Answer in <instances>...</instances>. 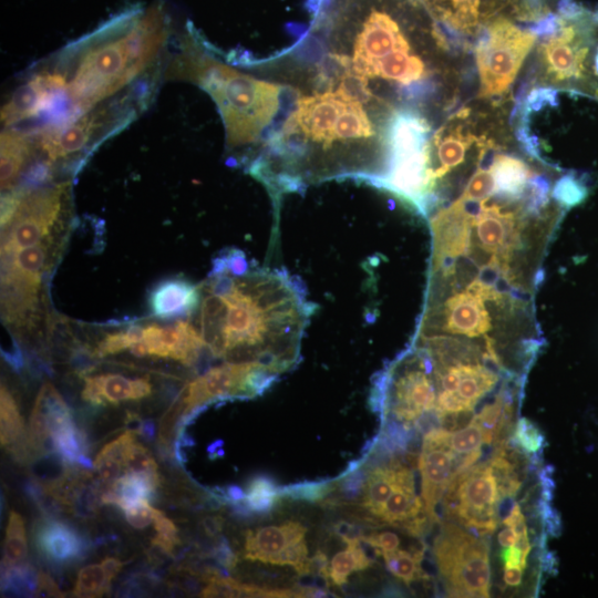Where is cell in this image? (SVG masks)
Instances as JSON below:
<instances>
[{
    "label": "cell",
    "mask_w": 598,
    "mask_h": 598,
    "mask_svg": "<svg viewBox=\"0 0 598 598\" xmlns=\"http://www.w3.org/2000/svg\"><path fill=\"white\" fill-rule=\"evenodd\" d=\"M360 539L361 537L344 538L347 548L332 557L327 569V579L329 578L336 586L344 585L353 571L370 566V559L361 548Z\"/></svg>",
    "instance_id": "ffe728a7"
},
{
    "label": "cell",
    "mask_w": 598,
    "mask_h": 598,
    "mask_svg": "<svg viewBox=\"0 0 598 598\" xmlns=\"http://www.w3.org/2000/svg\"><path fill=\"white\" fill-rule=\"evenodd\" d=\"M76 463L81 464L85 468H94V462H92L85 454H80Z\"/></svg>",
    "instance_id": "b9f144b4"
},
{
    "label": "cell",
    "mask_w": 598,
    "mask_h": 598,
    "mask_svg": "<svg viewBox=\"0 0 598 598\" xmlns=\"http://www.w3.org/2000/svg\"><path fill=\"white\" fill-rule=\"evenodd\" d=\"M410 482H414L412 470L403 461L390 458L369 471L363 483L362 506L377 517L393 492Z\"/></svg>",
    "instance_id": "ac0fdd59"
},
{
    "label": "cell",
    "mask_w": 598,
    "mask_h": 598,
    "mask_svg": "<svg viewBox=\"0 0 598 598\" xmlns=\"http://www.w3.org/2000/svg\"><path fill=\"white\" fill-rule=\"evenodd\" d=\"M306 527L298 522L269 525L248 530L245 536L244 558L265 560L290 545L305 539Z\"/></svg>",
    "instance_id": "d6986e66"
},
{
    "label": "cell",
    "mask_w": 598,
    "mask_h": 598,
    "mask_svg": "<svg viewBox=\"0 0 598 598\" xmlns=\"http://www.w3.org/2000/svg\"><path fill=\"white\" fill-rule=\"evenodd\" d=\"M538 39L537 87L598 101V10L559 0L555 28Z\"/></svg>",
    "instance_id": "ba28073f"
},
{
    "label": "cell",
    "mask_w": 598,
    "mask_h": 598,
    "mask_svg": "<svg viewBox=\"0 0 598 598\" xmlns=\"http://www.w3.org/2000/svg\"><path fill=\"white\" fill-rule=\"evenodd\" d=\"M153 523L157 532L153 539L154 545L168 554L172 553L174 546L178 544L176 526L158 509Z\"/></svg>",
    "instance_id": "1f68e13d"
},
{
    "label": "cell",
    "mask_w": 598,
    "mask_h": 598,
    "mask_svg": "<svg viewBox=\"0 0 598 598\" xmlns=\"http://www.w3.org/2000/svg\"><path fill=\"white\" fill-rule=\"evenodd\" d=\"M164 81L188 82L210 95L224 124L226 151L247 166L278 114L281 86L229 64L189 22L175 35Z\"/></svg>",
    "instance_id": "8992f818"
},
{
    "label": "cell",
    "mask_w": 598,
    "mask_h": 598,
    "mask_svg": "<svg viewBox=\"0 0 598 598\" xmlns=\"http://www.w3.org/2000/svg\"><path fill=\"white\" fill-rule=\"evenodd\" d=\"M538 40L532 24L502 18L475 39L478 97L502 101L511 91L523 62Z\"/></svg>",
    "instance_id": "9c48e42d"
},
{
    "label": "cell",
    "mask_w": 598,
    "mask_h": 598,
    "mask_svg": "<svg viewBox=\"0 0 598 598\" xmlns=\"http://www.w3.org/2000/svg\"><path fill=\"white\" fill-rule=\"evenodd\" d=\"M176 32L162 0L136 4L42 60L55 78L61 106L49 123L76 116L131 90L164 82Z\"/></svg>",
    "instance_id": "5b68a950"
},
{
    "label": "cell",
    "mask_w": 598,
    "mask_h": 598,
    "mask_svg": "<svg viewBox=\"0 0 598 598\" xmlns=\"http://www.w3.org/2000/svg\"><path fill=\"white\" fill-rule=\"evenodd\" d=\"M74 221L72 178L1 194V319L16 342L51 338L56 316L49 283Z\"/></svg>",
    "instance_id": "277c9868"
},
{
    "label": "cell",
    "mask_w": 598,
    "mask_h": 598,
    "mask_svg": "<svg viewBox=\"0 0 598 598\" xmlns=\"http://www.w3.org/2000/svg\"><path fill=\"white\" fill-rule=\"evenodd\" d=\"M39 550L54 564H65L84 558L90 546L70 525L47 519L40 523L35 532Z\"/></svg>",
    "instance_id": "e0dca14e"
},
{
    "label": "cell",
    "mask_w": 598,
    "mask_h": 598,
    "mask_svg": "<svg viewBox=\"0 0 598 598\" xmlns=\"http://www.w3.org/2000/svg\"><path fill=\"white\" fill-rule=\"evenodd\" d=\"M101 564L110 581L114 578V576L124 565V563L120 561L118 559L111 557L105 558Z\"/></svg>",
    "instance_id": "f35d334b"
},
{
    "label": "cell",
    "mask_w": 598,
    "mask_h": 598,
    "mask_svg": "<svg viewBox=\"0 0 598 598\" xmlns=\"http://www.w3.org/2000/svg\"><path fill=\"white\" fill-rule=\"evenodd\" d=\"M156 425L153 420L142 422L140 433L145 440L151 441L155 437Z\"/></svg>",
    "instance_id": "ab89813d"
},
{
    "label": "cell",
    "mask_w": 598,
    "mask_h": 598,
    "mask_svg": "<svg viewBox=\"0 0 598 598\" xmlns=\"http://www.w3.org/2000/svg\"><path fill=\"white\" fill-rule=\"evenodd\" d=\"M207 533H215L217 530V519L216 518H208L204 523Z\"/></svg>",
    "instance_id": "7bdbcfd3"
},
{
    "label": "cell",
    "mask_w": 598,
    "mask_h": 598,
    "mask_svg": "<svg viewBox=\"0 0 598 598\" xmlns=\"http://www.w3.org/2000/svg\"><path fill=\"white\" fill-rule=\"evenodd\" d=\"M518 540V535L516 530L511 527L503 525V528L497 534V543L501 548H507L515 545Z\"/></svg>",
    "instance_id": "74e56055"
},
{
    "label": "cell",
    "mask_w": 598,
    "mask_h": 598,
    "mask_svg": "<svg viewBox=\"0 0 598 598\" xmlns=\"http://www.w3.org/2000/svg\"><path fill=\"white\" fill-rule=\"evenodd\" d=\"M156 91L152 85L137 87L71 118L22 126L32 133L37 148V165L30 175L72 178L102 143L147 110Z\"/></svg>",
    "instance_id": "52a82bcc"
},
{
    "label": "cell",
    "mask_w": 598,
    "mask_h": 598,
    "mask_svg": "<svg viewBox=\"0 0 598 598\" xmlns=\"http://www.w3.org/2000/svg\"><path fill=\"white\" fill-rule=\"evenodd\" d=\"M127 522L135 528H143L154 522L157 509L146 501L138 502L124 509Z\"/></svg>",
    "instance_id": "e575fe53"
},
{
    "label": "cell",
    "mask_w": 598,
    "mask_h": 598,
    "mask_svg": "<svg viewBox=\"0 0 598 598\" xmlns=\"http://www.w3.org/2000/svg\"><path fill=\"white\" fill-rule=\"evenodd\" d=\"M512 440L520 451L535 458H539L546 446V439L539 426L524 416L517 419Z\"/></svg>",
    "instance_id": "4316f807"
},
{
    "label": "cell",
    "mask_w": 598,
    "mask_h": 598,
    "mask_svg": "<svg viewBox=\"0 0 598 598\" xmlns=\"http://www.w3.org/2000/svg\"><path fill=\"white\" fill-rule=\"evenodd\" d=\"M279 496L280 489L269 478H254L245 496L246 506L254 512H267L274 506Z\"/></svg>",
    "instance_id": "f1b7e54d"
},
{
    "label": "cell",
    "mask_w": 598,
    "mask_h": 598,
    "mask_svg": "<svg viewBox=\"0 0 598 598\" xmlns=\"http://www.w3.org/2000/svg\"><path fill=\"white\" fill-rule=\"evenodd\" d=\"M0 155L1 194H4L20 186L37 165L32 133L22 126L2 127Z\"/></svg>",
    "instance_id": "9a60e30c"
},
{
    "label": "cell",
    "mask_w": 598,
    "mask_h": 598,
    "mask_svg": "<svg viewBox=\"0 0 598 598\" xmlns=\"http://www.w3.org/2000/svg\"><path fill=\"white\" fill-rule=\"evenodd\" d=\"M361 539L375 549L381 556L399 549L401 543L400 537L393 532L373 533L369 536L361 537Z\"/></svg>",
    "instance_id": "d590c367"
},
{
    "label": "cell",
    "mask_w": 598,
    "mask_h": 598,
    "mask_svg": "<svg viewBox=\"0 0 598 598\" xmlns=\"http://www.w3.org/2000/svg\"><path fill=\"white\" fill-rule=\"evenodd\" d=\"M487 536L446 520L433 545L434 559L451 597H489L492 569Z\"/></svg>",
    "instance_id": "30bf717a"
},
{
    "label": "cell",
    "mask_w": 598,
    "mask_h": 598,
    "mask_svg": "<svg viewBox=\"0 0 598 598\" xmlns=\"http://www.w3.org/2000/svg\"><path fill=\"white\" fill-rule=\"evenodd\" d=\"M330 489L331 487L326 483H303L280 489V495L315 502L322 498Z\"/></svg>",
    "instance_id": "d6a6232c"
},
{
    "label": "cell",
    "mask_w": 598,
    "mask_h": 598,
    "mask_svg": "<svg viewBox=\"0 0 598 598\" xmlns=\"http://www.w3.org/2000/svg\"><path fill=\"white\" fill-rule=\"evenodd\" d=\"M316 28L330 39L324 63L330 71L359 79L377 99L380 90L398 109L415 112L440 89V65L422 49L454 45L422 0H327Z\"/></svg>",
    "instance_id": "7a4b0ae2"
},
{
    "label": "cell",
    "mask_w": 598,
    "mask_h": 598,
    "mask_svg": "<svg viewBox=\"0 0 598 598\" xmlns=\"http://www.w3.org/2000/svg\"><path fill=\"white\" fill-rule=\"evenodd\" d=\"M200 299L199 283L183 278L164 279L148 295L147 305L153 317L174 320L190 317Z\"/></svg>",
    "instance_id": "2e32d148"
},
{
    "label": "cell",
    "mask_w": 598,
    "mask_h": 598,
    "mask_svg": "<svg viewBox=\"0 0 598 598\" xmlns=\"http://www.w3.org/2000/svg\"><path fill=\"white\" fill-rule=\"evenodd\" d=\"M39 589V575L29 564L1 567V590L30 596Z\"/></svg>",
    "instance_id": "d4e9b609"
},
{
    "label": "cell",
    "mask_w": 598,
    "mask_h": 598,
    "mask_svg": "<svg viewBox=\"0 0 598 598\" xmlns=\"http://www.w3.org/2000/svg\"><path fill=\"white\" fill-rule=\"evenodd\" d=\"M265 563L280 566H292L301 575L309 574L312 569L311 560L308 559V548L305 539L269 556Z\"/></svg>",
    "instance_id": "f546056e"
},
{
    "label": "cell",
    "mask_w": 598,
    "mask_h": 598,
    "mask_svg": "<svg viewBox=\"0 0 598 598\" xmlns=\"http://www.w3.org/2000/svg\"><path fill=\"white\" fill-rule=\"evenodd\" d=\"M199 287L192 317L212 357L260 362L277 373L296 362L315 312L297 276L260 267L228 249L214 260Z\"/></svg>",
    "instance_id": "3957f363"
},
{
    "label": "cell",
    "mask_w": 598,
    "mask_h": 598,
    "mask_svg": "<svg viewBox=\"0 0 598 598\" xmlns=\"http://www.w3.org/2000/svg\"><path fill=\"white\" fill-rule=\"evenodd\" d=\"M417 463L425 512L431 522H436L439 519L435 514L436 506L452 480L461 472V461L448 444L447 430L432 427L424 434Z\"/></svg>",
    "instance_id": "4fadbf2b"
},
{
    "label": "cell",
    "mask_w": 598,
    "mask_h": 598,
    "mask_svg": "<svg viewBox=\"0 0 598 598\" xmlns=\"http://www.w3.org/2000/svg\"><path fill=\"white\" fill-rule=\"evenodd\" d=\"M227 495H228L229 501H235V502L241 501L246 496L244 491L238 486H229L227 488Z\"/></svg>",
    "instance_id": "60d3db41"
},
{
    "label": "cell",
    "mask_w": 598,
    "mask_h": 598,
    "mask_svg": "<svg viewBox=\"0 0 598 598\" xmlns=\"http://www.w3.org/2000/svg\"><path fill=\"white\" fill-rule=\"evenodd\" d=\"M51 437L53 448L66 463H75L80 454H85L84 434L76 430L73 421L54 431Z\"/></svg>",
    "instance_id": "484cf974"
},
{
    "label": "cell",
    "mask_w": 598,
    "mask_h": 598,
    "mask_svg": "<svg viewBox=\"0 0 598 598\" xmlns=\"http://www.w3.org/2000/svg\"><path fill=\"white\" fill-rule=\"evenodd\" d=\"M123 467L127 473H144L158 476L157 465L150 452L135 442L128 444L124 451Z\"/></svg>",
    "instance_id": "4dcf8cb0"
},
{
    "label": "cell",
    "mask_w": 598,
    "mask_h": 598,
    "mask_svg": "<svg viewBox=\"0 0 598 598\" xmlns=\"http://www.w3.org/2000/svg\"><path fill=\"white\" fill-rule=\"evenodd\" d=\"M501 503L496 476L489 460L475 463L460 472L442 498L447 520L482 536H488L497 529Z\"/></svg>",
    "instance_id": "7c38bea8"
},
{
    "label": "cell",
    "mask_w": 598,
    "mask_h": 598,
    "mask_svg": "<svg viewBox=\"0 0 598 598\" xmlns=\"http://www.w3.org/2000/svg\"><path fill=\"white\" fill-rule=\"evenodd\" d=\"M109 580L102 564H93L82 568L76 578L74 595L78 597H95L107 592Z\"/></svg>",
    "instance_id": "83f0119b"
},
{
    "label": "cell",
    "mask_w": 598,
    "mask_h": 598,
    "mask_svg": "<svg viewBox=\"0 0 598 598\" xmlns=\"http://www.w3.org/2000/svg\"><path fill=\"white\" fill-rule=\"evenodd\" d=\"M448 444L461 461V472L475 464L485 444L483 431L475 417L465 426L448 431Z\"/></svg>",
    "instance_id": "44dd1931"
},
{
    "label": "cell",
    "mask_w": 598,
    "mask_h": 598,
    "mask_svg": "<svg viewBox=\"0 0 598 598\" xmlns=\"http://www.w3.org/2000/svg\"><path fill=\"white\" fill-rule=\"evenodd\" d=\"M388 570L406 585L423 577L421 550L396 549L382 555Z\"/></svg>",
    "instance_id": "cb8c5ba5"
},
{
    "label": "cell",
    "mask_w": 598,
    "mask_h": 598,
    "mask_svg": "<svg viewBox=\"0 0 598 598\" xmlns=\"http://www.w3.org/2000/svg\"><path fill=\"white\" fill-rule=\"evenodd\" d=\"M76 374L83 381L81 396L91 405H116L125 401H138L153 392L148 375L130 378L120 372L93 373L91 369Z\"/></svg>",
    "instance_id": "5bb4252c"
},
{
    "label": "cell",
    "mask_w": 598,
    "mask_h": 598,
    "mask_svg": "<svg viewBox=\"0 0 598 598\" xmlns=\"http://www.w3.org/2000/svg\"><path fill=\"white\" fill-rule=\"evenodd\" d=\"M1 444L12 446L23 435V421L13 395L2 383L0 391Z\"/></svg>",
    "instance_id": "603a6c76"
},
{
    "label": "cell",
    "mask_w": 598,
    "mask_h": 598,
    "mask_svg": "<svg viewBox=\"0 0 598 598\" xmlns=\"http://www.w3.org/2000/svg\"><path fill=\"white\" fill-rule=\"evenodd\" d=\"M559 0H422L454 45L475 42L495 20L506 18L523 24L536 23L553 13Z\"/></svg>",
    "instance_id": "8fae6325"
},
{
    "label": "cell",
    "mask_w": 598,
    "mask_h": 598,
    "mask_svg": "<svg viewBox=\"0 0 598 598\" xmlns=\"http://www.w3.org/2000/svg\"><path fill=\"white\" fill-rule=\"evenodd\" d=\"M565 173L496 142L475 148L437 182L423 212L432 237L427 277L447 292L535 298L549 245L574 206Z\"/></svg>",
    "instance_id": "6da1fadb"
},
{
    "label": "cell",
    "mask_w": 598,
    "mask_h": 598,
    "mask_svg": "<svg viewBox=\"0 0 598 598\" xmlns=\"http://www.w3.org/2000/svg\"><path fill=\"white\" fill-rule=\"evenodd\" d=\"M28 555V544L22 517L11 512L6 528L4 555L1 567L22 565Z\"/></svg>",
    "instance_id": "7402d4cb"
},
{
    "label": "cell",
    "mask_w": 598,
    "mask_h": 598,
    "mask_svg": "<svg viewBox=\"0 0 598 598\" xmlns=\"http://www.w3.org/2000/svg\"><path fill=\"white\" fill-rule=\"evenodd\" d=\"M215 556L216 559L226 568H233L236 564V557L225 540L217 546Z\"/></svg>",
    "instance_id": "8d00e7d4"
},
{
    "label": "cell",
    "mask_w": 598,
    "mask_h": 598,
    "mask_svg": "<svg viewBox=\"0 0 598 598\" xmlns=\"http://www.w3.org/2000/svg\"><path fill=\"white\" fill-rule=\"evenodd\" d=\"M123 462L114 457L96 456L94 470L97 472L99 480L103 485L111 487L120 477Z\"/></svg>",
    "instance_id": "836d02e7"
}]
</instances>
